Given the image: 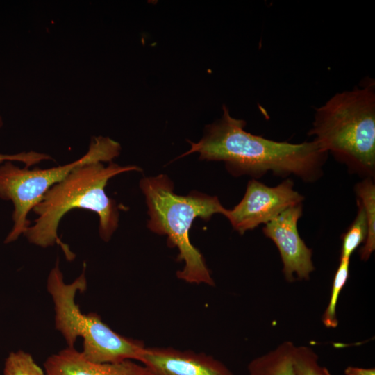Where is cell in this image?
<instances>
[{
	"mask_svg": "<svg viewBox=\"0 0 375 375\" xmlns=\"http://www.w3.org/2000/svg\"><path fill=\"white\" fill-rule=\"evenodd\" d=\"M245 121L230 115L223 106L221 119L206 126L198 142L178 158L198 152L201 160L223 161L233 176L259 178L272 172L294 175L304 182L317 181L323 174L328 153L315 141L292 144L253 135L244 130Z\"/></svg>",
	"mask_w": 375,
	"mask_h": 375,
	"instance_id": "cell-1",
	"label": "cell"
},
{
	"mask_svg": "<svg viewBox=\"0 0 375 375\" xmlns=\"http://www.w3.org/2000/svg\"><path fill=\"white\" fill-rule=\"evenodd\" d=\"M141 171L135 165L121 166L110 162L82 164L73 169L62 181L51 188L33 209L38 215L34 224L29 226L24 235L31 244L46 248L59 244L68 260L74 254L58 235L62 218L69 211L85 209L99 216V233L108 242L118 227L119 207L108 197L105 188L112 177L126 172Z\"/></svg>",
	"mask_w": 375,
	"mask_h": 375,
	"instance_id": "cell-2",
	"label": "cell"
},
{
	"mask_svg": "<svg viewBox=\"0 0 375 375\" xmlns=\"http://www.w3.org/2000/svg\"><path fill=\"white\" fill-rule=\"evenodd\" d=\"M309 134L319 146L364 178L375 174V83L338 92L316 109Z\"/></svg>",
	"mask_w": 375,
	"mask_h": 375,
	"instance_id": "cell-3",
	"label": "cell"
},
{
	"mask_svg": "<svg viewBox=\"0 0 375 375\" xmlns=\"http://www.w3.org/2000/svg\"><path fill=\"white\" fill-rule=\"evenodd\" d=\"M140 186L148 206L149 229L166 235L169 245L178 249V260L185 262L176 276L189 283L215 285L202 254L190 240L189 231L196 218L209 220L216 213L224 215L226 208L217 197L197 192L175 194L166 175L145 177Z\"/></svg>",
	"mask_w": 375,
	"mask_h": 375,
	"instance_id": "cell-4",
	"label": "cell"
},
{
	"mask_svg": "<svg viewBox=\"0 0 375 375\" xmlns=\"http://www.w3.org/2000/svg\"><path fill=\"white\" fill-rule=\"evenodd\" d=\"M55 310V326L68 347H74L78 337L83 340V356L90 362L115 363L126 360L140 361L145 346L142 342L122 336L106 325L99 315L83 314L75 302L77 291L87 288L85 265L72 283L65 282L57 260L47 282Z\"/></svg>",
	"mask_w": 375,
	"mask_h": 375,
	"instance_id": "cell-5",
	"label": "cell"
},
{
	"mask_svg": "<svg viewBox=\"0 0 375 375\" xmlns=\"http://www.w3.org/2000/svg\"><path fill=\"white\" fill-rule=\"evenodd\" d=\"M120 145L109 138L98 137L92 140L88 151L70 163L49 169L21 168L12 161L0 165V199L13 205V225L4 243L18 239L30 226L29 212L55 185L62 181L73 169L82 164L111 162L119 154Z\"/></svg>",
	"mask_w": 375,
	"mask_h": 375,
	"instance_id": "cell-6",
	"label": "cell"
},
{
	"mask_svg": "<svg viewBox=\"0 0 375 375\" xmlns=\"http://www.w3.org/2000/svg\"><path fill=\"white\" fill-rule=\"evenodd\" d=\"M303 199L294 189L291 179L274 187L252 179L240 203L232 209H226L223 215L233 229L242 235L261 224H266L288 208L301 204Z\"/></svg>",
	"mask_w": 375,
	"mask_h": 375,
	"instance_id": "cell-7",
	"label": "cell"
},
{
	"mask_svg": "<svg viewBox=\"0 0 375 375\" xmlns=\"http://www.w3.org/2000/svg\"><path fill=\"white\" fill-rule=\"evenodd\" d=\"M302 203L285 210L262 228L265 235L276 244L283 262V273L288 282L308 280L314 271L312 250L301 239L297 223L302 215Z\"/></svg>",
	"mask_w": 375,
	"mask_h": 375,
	"instance_id": "cell-8",
	"label": "cell"
},
{
	"mask_svg": "<svg viewBox=\"0 0 375 375\" xmlns=\"http://www.w3.org/2000/svg\"><path fill=\"white\" fill-rule=\"evenodd\" d=\"M140 362L152 375H234L211 356L172 347H145Z\"/></svg>",
	"mask_w": 375,
	"mask_h": 375,
	"instance_id": "cell-9",
	"label": "cell"
},
{
	"mask_svg": "<svg viewBox=\"0 0 375 375\" xmlns=\"http://www.w3.org/2000/svg\"><path fill=\"white\" fill-rule=\"evenodd\" d=\"M44 367L46 375H152L144 365L132 360L93 362L85 359L81 351L69 347L49 356Z\"/></svg>",
	"mask_w": 375,
	"mask_h": 375,
	"instance_id": "cell-10",
	"label": "cell"
},
{
	"mask_svg": "<svg viewBox=\"0 0 375 375\" xmlns=\"http://www.w3.org/2000/svg\"><path fill=\"white\" fill-rule=\"evenodd\" d=\"M295 345L285 341L275 349L251 360L249 375H297L293 362Z\"/></svg>",
	"mask_w": 375,
	"mask_h": 375,
	"instance_id": "cell-11",
	"label": "cell"
},
{
	"mask_svg": "<svg viewBox=\"0 0 375 375\" xmlns=\"http://www.w3.org/2000/svg\"><path fill=\"white\" fill-rule=\"evenodd\" d=\"M357 201L362 205L367 222V235L359 253L367 261L375 249V185L373 178H364L355 186Z\"/></svg>",
	"mask_w": 375,
	"mask_h": 375,
	"instance_id": "cell-12",
	"label": "cell"
},
{
	"mask_svg": "<svg viewBox=\"0 0 375 375\" xmlns=\"http://www.w3.org/2000/svg\"><path fill=\"white\" fill-rule=\"evenodd\" d=\"M356 216L342 235L340 258L350 259L353 251L363 242L367 235L368 227L366 216L362 205L357 201Z\"/></svg>",
	"mask_w": 375,
	"mask_h": 375,
	"instance_id": "cell-13",
	"label": "cell"
},
{
	"mask_svg": "<svg viewBox=\"0 0 375 375\" xmlns=\"http://www.w3.org/2000/svg\"><path fill=\"white\" fill-rule=\"evenodd\" d=\"M349 260L340 258L335 272L329 303L322 315V322L327 328H335L338 324L336 317V306L340 293L344 286L349 274Z\"/></svg>",
	"mask_w": 375,
	"mask_h": 375,
	"instance_id": "cell-14",
	"label": "cell"
},
{
	"mask_svg": "<svg viewBox=\"0 0 375 375\" xmlns=\"http://www.w3.org/2000/svg\"><path fill=\"white\" fill-rule=\"evenodd\" d=\"M293 362L297 375H332L326 367L319 364L316 353L306 346H295Z\"/></svg>",
	"mask_w": 375,
	"mask_h": 375,
	"instance_id": "cell-15",
	"label": "cell"
},
{
	"mask_svg": "<svg viewBox=\"0 0 375 375\" xmlns=\"http://www.w3.org/2000/svg\"><path fill=\"white\" fill-rule=\"evenodd\" d=\"M3 375H46L32 356L22 350L11 352L6 359Z\"/></svg>",
	"mask_w": 375,
	"mask_h": 375,
	"instance_id": "cell-16",
	"label": "cell"
},
{
	"mask_svg": "<svg viewBox=\"0 0 375 375\" xmlns=\"http://www.w3.org/2000/svg\"><path fill=\"white\" fill-rule=\"evenodd\" d=\"M47 160H52V158L47 154L35 151L22 152L15 154L0 153V165L6 161H16L24 163L26 167L28 168L33 165Z\"/></svg>",
	"mask_w": 375,
	"mask_h": 375,
	"instance_id": "cell-17",
	"label": "cell"
},
{
	"mask_svg": "<svg viewBox=\"0 0 375 375\" xmlns=\"http://www.w3.org/2000/svg\"><path fill=\"white\" fill-rule=\"evenodd\" d=\"M345 375H375L374 368H363L349 366L344 370Z\"/></svg>",
	"mask_w": 375,
	"mask_h": 375,
	"instance_id": "cell-18",
	"label": "cell"
},
{
	"mask_svg": "<svg viewBox=\"0 0 375 375\" xmlns=\"http://www.w3.org/2000/svg\"><path fill=\"white\" fill-rule=\"evenodd\" d=\"M3 122L1 116L0 115V128L3 126Z\"/></svg>",
	"mask_w": 375,
	"mask_h": 375,
	"instance_id": "cell-19",
	"label": "cell"
}]
</instances>
